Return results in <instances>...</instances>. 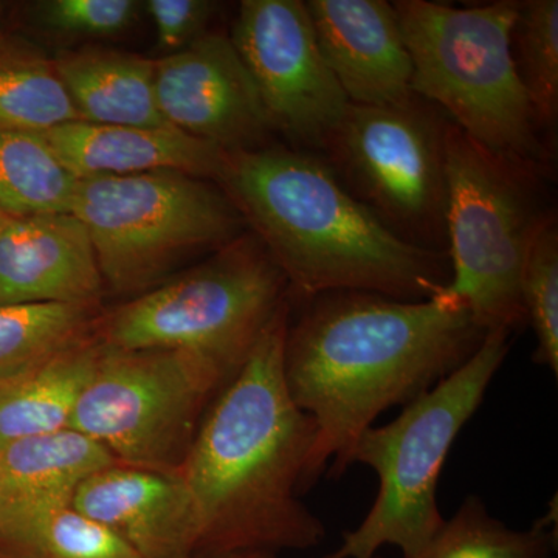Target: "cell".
I'll return each mask as SVG.
<instances>
[{
    "label": "cell",
    "instance_id": "obj_16",
    "mask_svg": "<svg viewBox=\"0 0 558 558\" xmlns=\"http://www.w3.org/2000/svg\"><path fill=\"white\" fill-rule=\"evenodd\" d=\"M51 148L76 179L180 171L219 180L226 150L174 128L72 121L46 132Z\"/></svg>",
    "mask_w": 558,
    "mask_h": 558
},
{
    "label": "cell",
    "instance_id": "obj_14",
    "mask_svg": "<svg viewBox=\"0 0 558 558\" xmlns=\"http://www.w3.org/2000/svg\"><path fill=\"white\" fill-rule=\"evenodd\" d=\"M72 508L109 529L142 558L196 556L199 527L179 473L113 462L81 484Z\"/></svg>",
    "mask_w": 558,
    "mask_h": 558
},
{
    "label": "cell",
    "instance_id": "obj_22",
    "mask_svg": "<svg viewBox=\"0 0 558 558\" xmlns=\"http://www.w3.org/2000/svg\"><path fill=\"white\" fill-rule=\"evenodd\" d=\"M556 543L553 515L519 531L495 519L483 499L470 495L411 558H553Z\"/></svg>",
    "mask_w": 558,
    "mask_h": 558
},
{
    "label": "cell",
    "instance_id": "obj_12",
    "mask_svg": "<svg viewBox=\"0 0 558 558\" xmlns=\"http://www.w3.org/2000/svg\"><path fill=\"white\" fill-rule=\"evenodd\" d=\"M154 87L161 117L174 130L226 153L266 146L269 117L230 36L205 32L157 58Z\"/></svg>",
    "mask_w": 558,
    "mask_h": 558
},
{
    "label": "cell",
    "instance_id": "obj_20",
    "mask_svg": "<svg viewBox=\"0 0 558 558\" xmlns=\"http://www.w3.org/2000/svg\"><path fill=\"white\" fill-rule=\"evenodd\" d=\"M78 182L46 135L0 130V213L7 218L70 213Z\"/></svg>",
    "mask_w": 558,
    "mask_h": 558
},
{
    "label": "cell",
    "instance_id": "obj_10",
    "mask_svg": "<svg viewBox=\"0 0 558 558\" xmlns=\"http://www.w3.org/2000/svg\"><path fill=\"white\" fill-rule=\"evenodd\" d=\"M323 149L348 190L396 234L427 248L439 240L447 201L444 123L417 98L400 106L349 105Z\"/></svg>",
    "mask_w": 558,
    "mask_h": 558
},
{
    "label": "cell",
    "instance_id": "obj_21",
    "mask_svg": "<svg viewBox=\"0 0 558 558\" xmlns=\"http://www.w3.org/2000/svg\"><path fill=\"white\" fill-rule=\"evenodd\" d=\"M94 311L87 304L0 306V385L92 339L98 322Z\"/></svg>",
    "mask_w": 558,
    "mask_h": 558
},
{
    "label": "cell",
    "instance_id": "obj_6",
    "mask_svg": "<svg viewBox=\"0 0 558 558\" xmlns=\"http://www.w3.org/2000/svg\"><path fill=\"white\" fill-rule=\"evenodd\" d=\"M290 295L266 245L256 234H241L194 269L98 319L95 337L117 351L189 352L233 377Z\"/></svg>",
    "mask_w": 558,
    "mask_h": 558
},
{
    "label": "cell",
    "instance_id": "obj_27",
    "mask_svg": "<svg viewBox=\"0 0 558 558\" xmlns=\"http://www.w3.org/2000/svg\"><path fill=\"white\" fill-rule=\"evenodd\" d=\"M135 0H46L35 7L36 21L64 38H113L137 21Z\"/></svg>",
    "mask_w": 558,
    "mask_h": 558
},
{
    "label": "cell",
    "instance_id": "obj_8",
    "mask_svg": "<svg viewBox=\"0 0 558 558\" xmlns=\"http://www.w3.org/2000/svg\"><path fill=\"white\" fill-rule=\"evenodd\" d=\"M447 201L444 231L450 279L440 290L484 332L526 323L520 281L535 213L527 180L534 172L495 156L459 128L444 123Z\"/></svg>",
    "mask_w": 558,
    "mask_h": 558
},
{
    "label": "cell",
    "instance_id": "obj_28",
    "mask_svg": "<svg viewBox=\"0 0 558 558\" xmlns=\"http://www.w3.org/2000/svg\"><path fill=\"white\" fill-rule=\"evenodd\" d=\"M161 57L175 53L205 33L216 3L208 0H148L145 3Z\"/></svg>",
    "mask_w": 558,
    "mask_h": 558
},
{
    "label": "cell",
    "instance_id": "obj_17",
    "mask_svg": "<svg viewBox=\"0 0 558 558\" xmlns=\"http://www.w3.org/2000/svg\"><path fill=\"white\" fill-rule=\"evenodd\" d=\"M113 462L116 459L105 447L75 429L2 447L0 534L70 508L81 484Z\"/></svg>",
    "mask_w": 558,
    "mask_h": 558
},
{
    "label": "cell",
    "instance_id": "obj_19",
    "mask_svg": "<svg viewBox=\"0 0 558 558\" xmlns=\"http://www.w3.org/2000/svg\"><path fill=\"white\" fill-rule=\"evenodd\" d=\"M101 354L94 336L0 385V449L16 440L70 429L76 403Z\"/></svg>",
    "mask_w": 558,
    "mask_h": 558
},
{
    "label": "cell",
    "instance_id": "obj_5",
    "mask_svg": "<svg viewBox=\"0 0 558 558\" xmlns=\"http://www.w3.org/2000/svg\"><path fill=\"white\" fill-rule=\"evenodd\" d=\"M509 336L488 330L461 368L403 407L395 421L360 436L351 465L374 470L379 490L362 523L323 558H373L384 546L411 558L427 545L446 520L436 497L440 472L508 357Z\"/></svg>",
    "mask_w": 558,
    "mask_h": 558
},
{
    "label": "cell",
    "instance_id": "obj_25",
    "mask_svg": "<svg viewBox=\"0 0 558 558\" xmlns=\"http://www.w3.org/2000/svg\"><path fill=\"white\" fill-rule=\"evenodd\" d=\"M512 50L538 126L553 128L558 116L557 0L520 2Z\"/></svg>",
    "mask_w": 558,
    "mask_h": 558
},
{
    "label": "cell",
    "instance_id": "obj_18",
    "mask_svg": "<svg viewBox=\"0 0 558 558\" xmlns=\"http://www.w3.org/2000/svg\"><path fill=\"white\" fill-rule=\"evenodd\" d=\"M51 65L80 120L112 126H170L157 106L153 58L89 49L61 54Z\"/></svg>",
    "mask_w": 558,
    "mask_h": 558
},
{
    "label": "cell",
    "instance_id": "obj_26",
    "mask_svg": "<svg viewBox=\"0 0 558 558\" xmlns=\"http://www.w3.org/2000/svg\"><path fill=\"white\" fill-rule=\"evenodd\" d=\"M524 317L534 330V362L558 376V230L546 213L529 241L520 281Z\"/></svg>",
    "mask_w": 558,
    "mask_h": 558
},
{
    "label": "cell",
    "instance_id": "obj_23",
    "mask_svg": "<svg viewBox=\"0 0 558 558\" xmlns=\"http://www.w3.org/2000/svg\"><path fill=\"white\" fill-rule=\"evenodd\" d=\"M80 116L49 62L0 58V130L46 134Z\"/></svg>",
    "mask_w": 558,
    "mask_h": 558
},
{
    "label": "cell",
    "instance_id": "obj_31",
    "mask_svg": "<svg viewBox=\"0 0 558 558\" xmlns=\"http://www.w3.org/2000/svg\"><path fill=\"white\" fill-rule=\"evenodd\" d=\"M0 558H10V557L5 556V554L0 553Z\"/></svg>",
    "mask_w": 558,
    "mask_h": 558
},
{
    "label": "cell",
    "instance_id": "obj_15",
    "mask_svg": "<svg viewBox=\"0 0 558 558\" xmlns=\"http://www.w3.org/2000/svg\"><path fill=\"white\" fill-rule=\"evenodd\" d=\"M102 289L89 231L72 213L10 219L0 231V306H95Z\"/></svg>",
    "mask_w": 558,
    "mask_h": 558
},
{
    "label": "cell",
    "instance_id": "obj_7",
    "mask_svg": "<svg viewBox=\"0 0 558 558\" xmlns=\"http://www.w3.org/2000/svg\"><path fill=\"white\" fill-rule=\"evenodd\" d=\"M113 292H145L191 256L218 252L245 219L226 191L180 171L81 179L72 205ZM138 293V295H140Z\"/></svg>",
    "mask_w": 558,
    "mask_h": 558
},
{
    "label": "cell",
    "instance_id": "obj_4",
    "mask_svg": "<svg viewBox=\"0 0 558 558\" xmlns=\"http://www.w3.org/2000/svg\"><path fill=\"white\" fill-rule=\"evenodd\" d=\"M392 5L413 64V94L440 106L484 149L537 171L546 154L512 50L520 2Z\"/></svg>",
    "mask_w": 558,
    "mask_h": 558
},
{
    "label": "cell",
    "instance_id": "obj_30",
    "mask_svg": "<svg viewBox=\"0 0 558 558\" xmlns=\"http://www.w3.org/2000/svg\"><path fill=\"white\" fill-rule=\"evenodd\" d=\"M10 218H7L5 215H3V213H0V231L3 230V227L7 226V222H9Z\"/></svg>",
    "mask_w": 558,
    "mask_h": 558
},
{
    "label": "cell",
    "instance_id": "obj_2",
    "mask_svg": "<svg viewBox=\"0 0 558 558\" xmlns=\"http://www.w3.org/2000/svg\"><path fill=\"white\" fill-rule=\"evenodd\" d=\"M290 304L208 407L179 475L199 527L196 556L317 548L323 521L300 499L314 421L290 398Z\"/></svg>",
    "mask_w": 558,
    "mask_h": 558
},
{
    "label": "cell",
    "instance_id": "obj_29",
    "mask_svg": "<svg viewBox=\"0 0 558 558\" xmlns=\"http://www.w3.org/2000/svg\"><path fill=\"white\" fill-rule=\"evenodd\" d=\"M189 558H278L277 554L270 553H236L222 554V556H193Z\"/></svg>",
    "mask_w": 558,
    "mask_h": 558
},
{
    "label": "cell",
    "instance_id": "obj_1",
    "mask_svg": "<svg viewBox=\"0 0 558 558\" xmlns=\"http://www.w3.org/2000/svg\"><path fill=\"white\" fill-rule=\"evenodd\" d=\"M288 326L284 379L317 436L301 494L351 468L360 436L380 414L407 407L476 351L486 332L442 293L402 301L369 292L322 293Z\"/></svg>",
    "mask_w": 558,
    "mask_h": 558
},
{
    "label": "cell",
    "instance_id": "obj_13",
    "mask_svg": "<svg viewBox=\"0 0 558 558\" xmlns=\"http://www.w3.org/2000/svg\"><path fill=\"white\" fill-rule=\"evenodd\" d=\"M319 50L351 105L416 100L413 64L395 5L385 0H310Z\"/></svg>",
    "mask_w": 558,
    "mask_h": 558
},
{
    "label": "cell",
    "instance_id": "obj_24",
    "mask_svg": "<svg viewBox=\"0 0 558 558\" xmlns=\"http://www.w3.org/2000/svg\"><path fill=\"white\" fill-rule=\"evenodd\" d=\"M0 553L10 558H142L72 506L3 532Z\"/></svg>",
    "mask_w": 558,
    "mask_h": 558
},
{
    "label": "cell",
    "instance_id": "obj_9",
    "mask_svg": "<svg viewBox=\"0 0 558 558\" xmlns=\"http://www.w3.org/2000/svg\"><path fill=\"white\" fill-rule=\"evenodd\" d=\"M231 377L211 360L180 351L102 348L70 429L120 464L178 473L208 407Z\"/></svg>",
    "mask_w": 558,
    "mask_h": 558
},
{
    "label": "cell",
    "instance_id": "obj_3",
    "mask_svg": "<svg viewBox=\"0 0 558 558\" xmlns=\"http://www.w3.org/2000/svg\"><path fill=\"white\" fill-rule=\"evenodd\" d=\"M218 182L300 299L352 290L425 301L449 282L436 250L396 234L312 154L281 146L227 153Z\"/></svg>",
    "mask_w": 558,
    "mask_h": 558
},
{
    "label": "cell",
    "instance_id": "obj_32",
    "mask_svg": "<svg viewBox=\"0 0 558 558\" xmlns=\"http://www.w3.org/2000/svg\"><path fill=\"white\" fill-rule=\"evenodd\" d=\"M373 558H384V557H380V556H379V554H377V556H376V557H373Z\"/></svg>",
    "mask_w": 558,
    "mask_h": 558
},
{
    "label": "cell",
    "instance_id": "obj_11",
    "mask_svg": "<svg viewBox=\"0 0 558 558\" xmlns=\"http://www.w3.org/2000/svg\"><path fill=\"white\" fill-rule=\"evenodd\" d=\"M230 38L271 130L323 149L351 102L323 58L306 2L244 0Z\"/></svg>",
    "mask_w": 558,
    "mask_h": 558
}]
</instances>
